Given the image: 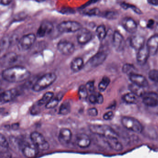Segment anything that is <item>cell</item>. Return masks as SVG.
I'll use <instances>...</instances> for the list:
<instances>
[{
    "instance_id": "obj_20",
    "label": "cell",
    "mask_w": 158,
    "mask_h": 158,
    "mask_svg": "<svg viewBox=\"0 0 158 158\" xmlns=\"http://www.w3.org/2000/svg\"><path fill=\"white\" fill-rule=\"evenodd\" d=\"M123 27L127 32L130 33H134L137 29V25L135 20L130 17L123 18L122 21Z\"/></svg>"
},
{
    "instance_id": "obj_5",
    "label": "cell",
    "mask_w": 158,
    "mask_h": 158,
    "mask_svg": "<svg viewBox=\"0 0 158 158\" xmlns=\"http://www.w3.org/2000/svg\"><path fill=\"white\" fill-rule=\"evenodd\" d=\"M30 139L33 145L39 150L46 151L50 148L48 142L46 140L44 136L38 132H32L30 135Z\"/></svg>"
},
{
    "instance_id": "obj_23",
    "label": "cell",
    "mask_w": 158,
    "mask_h": 158,
    "mask_svg": "<svg viewBox=\"0 0 158 158\" xmlns=\"http://www.w3.org/2000/svg\"><path fill=\"white\" fill-rule=\"evenodd\" d=\"M145 40L141 36L136 35L132 37L130 40V45L134 49L139 50L145 46Z\"/></svg>"
},
{
    "instance_id": "obj_26",
    "label": "cell",
    "mask_w": 158,
    "mask_h": 158,
    "mask_svg": "<svg viewBox=\"0 0 158 158\" xmlns=\"http://www.w3.org/2000/svg\"><path fill=\"white\" fill-rule=\"evenodd\" d=\"M123 99L125 102L130 104H136L138 101V97L132 92L125 94Z\"/></svg>"
},
{
    "instance_id": "obj_25",
    "label": "cell",
    "mask_w": 158,
    "mask_h": 158,
    "mask_svg": "<svg viewBox=\"0 0 158 158\" xmlns=\"http://www.w3.org/2000/svg\"><path fill=\"white\" fill-rule=\"evenodd\" d=\"M106 139L110 148L116 151H120L122 150L123 149V145L119 141L117 138H110Z\"/></svg>"
},
{
    "instance_id": "obj_52",
    "label": "cell",
    "mask_w": 158,
    "mask_h": 158,
    "mask_svg": "<svg viewBox=\"0 0 158 158\" xmlns=\"http://www.w3.org/2000/svg\"><path fill=\"white\" fill-rule=\"evenodd\" d=\"M155 21H156V23L158 25V15L155 16Z\"/></svg>"
},
{
    "instance_id": "obj_1",
    "label": "cell",
    "mask_w": 158,
    "mask_h": 158,
    "mask_svg": "<svg viewBox=\"0 0 158 158\" xmlns=\"http://www.w3.org/2000/svg\"><path fill=\"white\" fill-rule=\"evenodd\" d=\"M31 73L26 68L21 66L8 67L2 72V76L5 81L10 83H20L27 80Z\"/></svg>"
},
{
    "instance_id": "obj_37",
    "label": "cell",
    "mask_w": 158,
    "mask_h": 158,
    "mask_svg": "<svg viewBox=\"0 0 158 158\" xmlns=\"http://www.w3.org/2000/svg\"><path fill=\"white\" fill-rule=\"evenodd\" d=\"M100 11L97 8L86 10L83 12V14L85 15L89 16H97V15H100Z\"/></svg>"
},
{
    "instance_id": "obj_15",
    "label": "cell",
    "mask_w": 158,
    "mask_h": 158,
    "mask_svg": "<svg viewBox=\"0 0 158 158\" xmlns=\"http://www.w3.org/2000/svg\"><path fill=\"white\" fill-rule=\"evenodd\" d=\"M151 56H154L158 52V35L152 36L146 44Z\"/></svg>"
},
{
    "instance_id": "obj_47",
    "label": "cell",
    "mask_w": 158,
    "mask_h": 158,
    "mask_svg": "<svg viewBox=\"0 0 158 158\" xmlns=\"http://www.w3.org/2000/svg\"><path fill=\"white\" fill-rule=\"evenodd\" d=\"M148 109L150 112L154 114H158V105L153 107H148Z\"/></svg>"
},
{
    "instance_id": "obj_41",
    "label": "cell",
    "mask_w": 158,
    "mask_h": 158,
    "mask_svg": "<svg viewBox=\"0 0 158 158\" xmlns=\"http://www.w3.org/2000/svg\"><path fill=\"white\" fill-rule=\"evenodd\" d=\"M1 158H12V154L8 150H1Z\"/></svg>"
},
{
    "instance_id": "obj_48",
    "label": "cell",
    "mask_w": 158,
    "mask_h": 158,
    "mask_svg": "<svg viewBox=\"0 0 158 158\" xmlns=\"http://www.w3.org/2000/svg\"><path fill=\"white\" fill-rule=\"evenodd\" d=\"M148 2L153 6H158V0H149L148 1Z\"/></svg>"
},
{
    "instance_id": "obj_13",
    "label": "cell",
    "mask_w": 158,
    "mask_h": 158,
    "mask_svg": "<svg viewBox=\"0 0 158 158\" xmlns=\"http://www.w3.org/2000/svg\"><path fill=\"white\" fill-rule=\"evenodd\" d=\"M92 38V34L89 30L82 27L77 35V40L80 45H85L88 43Z\"/></svg>"
},
{
    "instance_id": "obj_12",
    "label": "cell",
    "mask_w": 158,
    "mask_h": 158,
    "mask_svg": "<svg viewBox=\"0 0 158 158\" xmlns=\"http://www.w3.org/2000/svg\"><path fill=\"white\" fill-rule=\"evenodd\" d=\"M54 27L50 22L45 21L41 23L37 32L36 36L39 38H43L50 34L53 31Z\"/></svg>"
},
{
    "instance_id": "obj_39",
    "label": "cell",
    "mask_w": 158,
    "mask_h": 158,
    "mask_svg": "<svg viewBox=\"0 0 158 158\" xmlns=\"http://www.w3.org/2000/svg\"><path fill=\"white\" fill-rule=\"evenodd\" d=\"M148 77L151 81L158 83V70H151L148 73Z\"/></svg>"
},
{
    "instance_id": "obj_10",
    "label": "cell",
    "mask_w": 158,
    "mask_h": 158,
    "mask_svg": "<svg viewBox=\"0 0 158 158\" xmlns=\"http://www.w3.org/2000/svg\"><path fill=\"white\" fill-rule=\"evenodd\" d=\"M142 98L143 103L147 107L158 105V93L154 92H145Z\"/></svg>"
},
{
    "instance_id": "obj_42",
    "label": "cell",
    "mask_w": 158,
    "mask_h": 158,
    "mask_svg": "<svg viewBox=\"0 0 158 158\" xmlns=\"http://www.w3.org/2000/svg\"><path fill=\"white\" fill-rule=\"evenodd\" d=\"M87 89L88 92L92 93L94 91L95 86H94V82L93 81H89L86 83L85 85Z\"/></svg>"
},
{
    "instance_id": "obj_4",
    "label": "cell",
    "mask_w": 158,
    "mask_h": 158,
    "mask_svg": "<svg viewBox=\"0 0 158 158\" xmlns=\"http://www.w3.org/2000/svg\"><path fill=\"white\" fill-rule=\"evenodd\" d=\"M121 123L124 127L132 132L137 133L143 132V127L140 122L133 117H123L121 119Z\"/></svg>"
},
{
    "instance_id": "obj_31",
    "label": "cell",
    "mask_w": 158,
    "mask_h": 158,
    "mask_svg": "<svg viewBox=\"0 0 158 158\" xmlns=\"http://www.w3.org/2000/svg\"><path fill=\"white\" fill-rule=\"evenodd\" d=\"M100 15L103 18L110 20H115L119 17V14L117 12L113 11H105L102 13L100 14Z\"/></svg>"
},
{
    "instance_id": "obj_35",
    "label": "cell",
    "mask_w": 158,
    "mask_h": 158,
    "mask_svg": "<svg viewBox=\"0 0 158 158\" xmlns=\"http://www.w3.org/2000/svg\"><path fill=\"white\" fill-rule=\"evenodd\" d=\"M88 91L85 85H82L78 89V95L81 99H86L88 96Z\"/></svg>"
},
{
    "instance_id": "obj_24",
    "label": "cell",
    "mask_w": 158,
    "mask_h": 158,
    "mask_svg": "<svg viewBox=\"0 0 158 158\" xmlns=\"http://www.w3.org/2000/svg\"><path fill=\"white\" fill-rule=\"evenodd\" d=\"M84 60L80 57L75 58L71 63V69L74 72H78L83 68H84Z\"/></svg>"
},
{
    "instance_id": "obj_30",
    "label": "cell",
    "mask_w": 158,
    "mask_h": 158,
    "mask_svg": "<svg viewBox=\"0 0 158 158\" xmlns=\"http://www.w3.org/2000/svg\"><path fill=\"white\" fill-rule=\"evenodd\" d=\"M96 34L100 40H103L107 35L105 26L103 25L99 26L96 29Z\"/></svg>"
},
{
    "instance_id": "obj_45",
    "label": "cell",
    "mask_w": 158,
    "mask_h": 158,
    "mask_svg": "<svg viewBox=\"0 0 158 158\" xmlns=\"http://www.w3.org/2000/svg\"><path fill=\"white\" fill-rule=\"evenodd\" d=\"M89 102L92 104H96L97 103V94H92L89 96Z\"/></svg>"
},
{
    "instance_id": "obj_18",
    "label": "cell",
    "mask_w": 158,
    "mask_h": 158,
    "mask_svg": "<svg viewBox=\"0 0 158 158\" xmlns=\"http://www.w3.org/2000/svg\"><path fill=\"white\" fill-rule=\"evenodd\" d=\"M22 151L23 155L27 158L35 157L38 153L39 150L34 146L28 143H24L22 147Z\"/></svg>"
},
{
    "instance_id": "obj_2",
    "label": "cell",
    "mask_w": 158,
    "mask_h": 158,
    "mask_svg": "<svg viewBox=\"0 0 158 158\" xmlns=\"http://www.w3.org/2000/svg\"><path fill=\"white\" fill-rule=\"evenodd\" d=\"M57 79L56 75L54 73L45 74L39 78L34 84L32 89L35 92H40L52 85Z\"/></svg>"
},
{
    "instance_id": "obj_38",
    "label": "cell",
    "mask_w": 158,
    "mask_h": 158,
    "mask_svg": "<svg viewBox=\"0 0 158 158\" xmlns=\"http://www.w3.org/2000/svg\"><path fill=\"white\" fill-rule=\"evenodd\" d=\"M9 142L7 139L2 134L0 135V146L1 150H8L9 148Z\"/></svg>"
},
{
    "instance_id": "obj_9",
    "label": "cell",
    "mask_w": 158,
    "mask_h": 158,
    "mask_svg": "<svg viewBox=\"0 0 158 158\" xmlns=\"http://www.w3.org/2000/svg\"><path fill=\"white\" fill-rule=\"evenodd\" d=\"M58 50L65 56L71 55L75 51V46L72 42L67 40H61L57 45Z\"/></svg>"
},
{
    "instance_id": "obj_46",
    "label": "cell",
    "mask_w": 158,
    "mask_h": 158,
    "mask_svg": "<svg viewBox=\"0 0 158 158\" xmlns=\"http://www.w3.org/2000/svg\"><path fill=\"white\" fill-rule=\"evenodd\" d=\"M97 96V103L99 104H102L104 101V98L103 96L101 93H98Z\"/></svg>"
},
{
    "instance_id": "obj_19",
    "label": "cell",
    "mask_w": 158,
    "mask_h": 158,
    "mask_svg": "<svg viewBox=\"0 0 158 158\" xmlns=\"http://www.w3.org/2000/svg\"><path fill=\"white\" fill-rule=\"evenodd\" d=\"M73 134L69 128H62L60 130L59 134V141L63 145L69 144L72 139Z\"/></svg>"
},
{
    "instance_id": "obj_50",
    "label": "cell",
    "mask_w": 158,
    "mask_h": 158,
    "mask_svg": "<svg viewBox=\"0 0 158 158\" xmlns=\"http://www.w3.org/2000/svg\"><path fill=\"white\" fill-rule=\"evenodd\" d=\"M154 23V20H152V19H151V20H150L149 21H148V24H147V27H149V28H150V27H152Z\"/></svg>"
},
{
    "instance_id": "obj_44",
    "label": "cell",
    "mask_w": 158,
    "mask_h": 158,
    "mask_svg": "<svg viewBox=\"0 0 158 158\" xmlns=\"http://www.w3.org/2000/svg\"><path fill=\"white\" fill-rule=\"evenodd\" d=\"M114 117V113L112 111H108L105 113L103 115V118L105 120H110Z\"/></svg>"
},
{
    "instance_id": "obj_40",
    "label": "cell",
    "mask_w": 158,
    "mask_h": 158,
    "mask_svg": "<svg viewBox=\"0 0 158 158\" xmlns=\"http://www.w3.org/2000/svg\"><path fill=\"white\" fill-rule=\"evenodd\" d=\"M1 44V51L6 49L10 45V40L8 37H4L2 40Z\"/></svg>"
},
{
    "instance_id": "obj_49",
    "label": "cell",
    "mask_w": 158,
    "mask_h": 158,
    "mask_svg": "<svg viewBox=\"0 0 158 158\" xmlns=\"http://www.w3.org/2000/svg\"><path fill=\"white\" fill-rule=\"evenodd\" d=\"M19 126H20V124L18 123H15L13 124L12 125V128L14 130H17L19 128Z\"/></svg>"
},
{
    "instance_id": "obj_6",
    "label": "cell",
    "mask_w": 158,
    "mask_h": 158,
    "mask_svg": "<svg viewBox=\"0 0 158 158\" xmlns=\"http://www.w3.org/2000/svg\"><path fill=\"white\" fill-rule=\"evenodd\" d=\"M82 28L80 23L75 21H64L59 24L57 29L61 33H74L79 31Z\"/></svg>"
},
{
    "instance_id": "obj_34",
    "label": "cell",
    "mask_w": 158,
    "mask_h": 158,
    "mask_svg": "<svg viewBox=\"0 0 158 158\" xmlns=\"http://www.w3.org/2000/svg\"><path fill=\"white\" fill-rule=\"evenodd\" d=\"M122 70H123V73L129 75V76L132 74L136 73V68H135V66L130 64H124Z\"/></svg>"
},
{
    "instance_id": "obj_29",
    "label": "cell",
    "mask_w": 158,
    "mask_h": 158,
    "mask_svg": "<svg viewBox=\"0 0 158 158\" xmlns=\"http://www.w3.org/2000/svg\"><path fill=\"white\" fill-rule=\"evenodd\" d=\"M71 110V104L68 102H64L62 103L59 109V114L66 115L70 113Z\"/></svg>"
},
{
    "instance_id": "obj_43",
    "label": "cell",
    "mask_w": 158,
    "mask_h": 158,
    "mask_svg": "<svg viewBox=\"0 0 158 158\" xmlns=\"http://www.w3.org/2000/svg\"><path fill=\"white\" fill-rule=\"evenodd\" d=\"M87 113L89 116L95 117L98 114V110L96 108H91L89 109L87 111Z\"/></svg>"
},
{
    "instance_id": "obj_33",
    "label": "cell",
    "mask_w": 158,
    "mask_h": 158,
    "mask_svg": "<svg viewBox=\"0 0 158 158\" xmlns=\"http://www.w3.org/2000/svg\"><path fill=\"white\" fill-rule=\"evenodd\" d=\"M122 8L124 10H127L128 9H131L135 13L137 14H142V12L139 9L136 7L135 5H131L129 3H126V2H122L120 4Z\"/></svg>"
},
{
    "instance_id": "obj_22",
    "label": "cell",
    "mask_w": 158,
    "mask_h": 158,
    "mask_svg": "<svg viewBox=\"0 0 158 158\" xmlns=\"http://www.w3.org/2000/svg\"><path fill=\"white\" fill-rule=\"evenodd\" d=\"M149 56V52L146 45H145L138 51L137 54V61L139 64L143 65L147 62Z\"/></svg>"
},
{
    "instance_id": "obj_11",
    "label": "cell",
    "mask_w": 158,
    "mask_h": 158,
    "mask_svg": "<svg viewBox=\"0 0 158 158\" xmlns=\"http://www.w3.org/2000/svg\"><path fill=\"white\" fill-rule=\"evenodd\" d=\"M113 45L114 49L117 52H121L123 50L125 46L124 39L118 31H115L113 35Z\"/></svg>"
},
{
    "instance_id": "obj_36",
    "label": "cell",
    "mask_w": 158,
    "mask_h": 158,
    "mask_svg": "<svg viewBox=\"0 0 158 158\" xmlns=\"http://www.w3.org/2000/svg\"><path fill=\"white\" fill-rule=\"evenodd\" d=\"M60 98L58 97L53 98L45 106L46 109H51L56 107L59 104Z\"/></svg>"
},
{
    "instance_id": "obj_8",
    "label": "cell",
    "mask_w": 158,
    "mask_h": 158,
    "mask_svg": "<svg viewBox=\"0 0 158 158\" xmlns=\"http://www.w3.org/2000/svg\"><path fill=\"white\" fill-rule=\"evenodd\" d=\"M36 36L34 34H28L23 36L19 41L18 46L23 50L30 48L35 43Z\"/></svg>"
},
{
    "instance_id": "obj_7",
    "label": "cell",
    "mask_w": 158,
    "mask_h": 158,
    "mask_svg": "<svg viewBox=\"0 0 158 158\" xmlns=\"http://www.w3.org/2000/svg\"><path fill=\"white\" fill-rule=\"evenodd\" d=\"M107 57V54L105 52H99L88 61L84 68L89 70L98 67L104 62Z\"/></svg>"
},
{
    "instance_id": "obj_32",
    "label": "cell",
    "mask_w": 158,
    "mask_h": 158,
    "mask_svg": "<svg viewBox=\"0 0 158 158\" xmlns=\"http://www.w3.org/2000/svg\"><path fill=\"white\" fill-rule=\"evenodd\" d=\"M110 83V79L107 76H104L102 77L101 81L98 85L99 90L101 92L105 91L109 85Z\"/></svg>"
},
{
    "instance_id": "obj_28",
    "label": "cell",
    "mask_w": 158,
    "mask_h": 158,
    "mask_svg": "<svg viewBox=\"0 0 158 158\" xmlns=\"http://www.w3.org/2000/svg\"><path fill=\"white\" fill-rule=\"evenodd\" d=\"M128 88L131 91V92L134 93L138 97H142L144 93H145L143 88L135 84H130L128 86Z\"/></svg>"
},
{
    "instance_id": "obj_51",
    "label": "cell",
    "mask_w": 158,
    "mask_h": 158,
    "mask_svg": "<svg viewBox=\"0 0 158 158\" xmlns=\"http://www.w3.org/2000/svg\"><path fill=\"white\" fill-rule=\"evenodd\" d=\"M11 2V1H1V3L2 5L6 6V5H9Z\"/></svg>"
},
{
    "instance_id": "obj_21",
    "label": "cell",
    "mask_w": 158,
    "mask_h": 158,
    "mask_svg": "<svg viewBox=\"0 0 158 158\" xmlns=\"http://www.w3.org/2000/svg\"><path fill=\"white\" fill-rule=\"evenodd\" d=\"M18 91L15 89H11L4 91L1 95V103L2 104L11 101L18 95Z\"/></svg>"
},
{
    "instance_id": "obj_3",
    "label": "cell",
    "mask_w": 158,
    "mask_h": 158,
    "mask_svg": "<svg viewBox=\"0 0 158 158\" xmlns=\"http://www.w3.org/2000/svg\"><path fill=\"white\" fill-rule=\"evenodd\" d=\"M89 129L94 135L102 136L106 138H117L118 135L113 129L105 125H91Z\"/></svg>"
},
{
    "instance_id": "obj_16",
    "label": "cell",
    "mask_w": 158,
    "mask_h": 158,
    "mask_svg": "<svg viewBox=\"0 0 158 158\" xmlns=\"http://www.w3.org/2000/svg\"><path fill=\"white\" fill-rule=\"evenodd\" d=\"M129 79L132 84L141 87H147L148 85V82L145 77L140 74L135 73L129 76Z\"/></svg>"
},
{
    "instance_id": "obj_14",
    "label": "cell",
    "mask_w": 158,
    "mask_h": 158,
    "mask_svg": "<svg viewBox=\"0 0 158 158\" xmlns=\"http://www.w3.org/2000/svg\"><path fill=\"white\" fill-rule=\"evenodd\" d=\"M18 59V55L14 52H9L3 55L1 59V65L2 67H8L15 62Z\"/></svg>"
},
{
    "instance_id": "obj_17",
    "label": "cell",
    "mask_w": 158,
    "mask_h": 158,
    "mask_svg": "<svg viewBox=\"0 0 158 158\" xmlns=\"http://www.w3.org/2000/svg\"><path fill=\"white\" fill-rule=\"evenodd\" d=\"M91 139L86 134L80 133L77 135L76 142L77 145L81 148H88L91 144Z\"/></svg>"
},
{
    "instance_id": "obj_27",
    "label": "cell",
    "mask_w": 158,
    "mask_h": 158,
    "mask_svg": "<svg viewBox=\"0 0 158 158\" xmlns=\"http://www.w3.org/2000/svg\"><path fill=\"white\" fill-rule=\"evenodd\" d=\"M53 96H54V93L53 92H50V91L46 92L43 95L42 98L38 101V106H42L45 104L46 105L54 97Z\"/></svg>"
}]
</instances>
